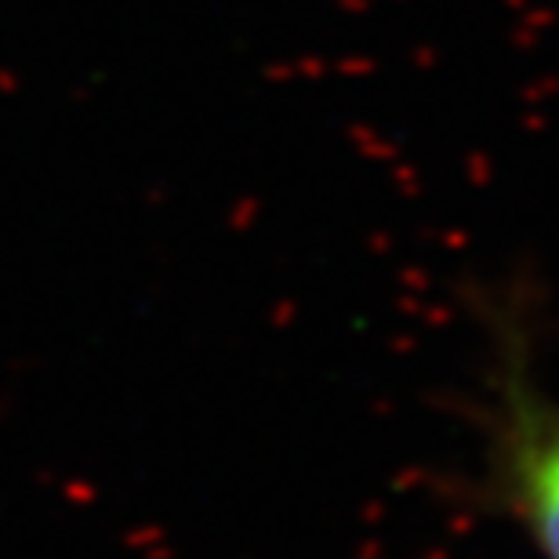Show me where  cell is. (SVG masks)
Returning a JSON list of instances; mask_svg holds the SVG:
<instances>
[{"mask_svg": "<svg viewBox=\"0 0 559 559\" xmlns=\"http://www.w3.org/2000/svg\"><path fill=\"white\" fill-rule=\"evenodd\" d=\"M498 484L542 559H559V404L523 378L501 393Z\"/></svg>", "mask_w": 559, "mask_h": 559, "instance_id": "obj_1", "label": "cell"}]
</instances>
